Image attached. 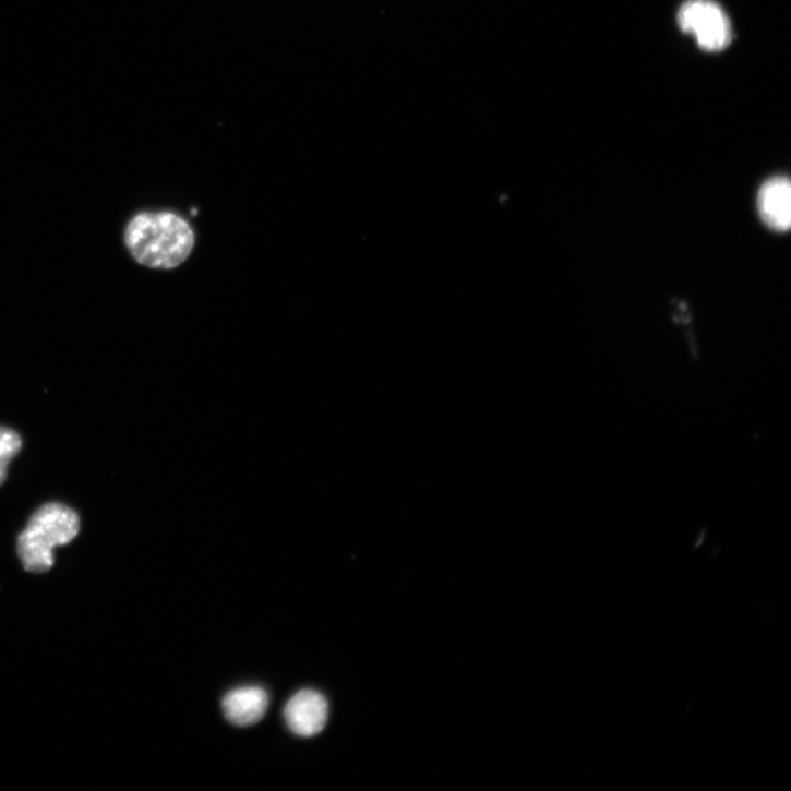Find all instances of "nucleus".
<instances>
[{"label":"nucleus","mask_w":791,"mask_h":791,"mask_svg":"<svg viewBox=\"0 0 791 791\" xmlns=\"http://www.w3.org/2000/svg\"><path fill=\"white\" fill-rule=\"evenodd\" d=\"M124 238L133 257L153 268L179 266L194 247L189 223L171 213L137 215L128 225Z\"/></svg>","instance_id":"f257e3e1"},{"label":"nucleus","mask_w":791,"mask_h":791,"mask_svg":"<svg viewBox=\"0 0 791 791\" xmlns=\"http://www.w3.org/2000/svg\"><path fill=\"white\" fill-rule=\"evenodd\" d=\"M80 532V518L70 507L50 503L38 510L19 537L17 552L24 568L33 574L49 572L55 551L71 543Z\"/></svg>","instance_id":"f03ea898"},{"label":"nucleus","mask_w":791,"mask_h":791,"mask_svg":"<svg viewBox=\"0 0 791 791\" xmlns=\"http://www.w3.org/2000/svg\"><path fill=\"white\" fill-rule=\"evenodd\" d=\"M680 28L696 38L708 52L727 49L733 38L731 23L724 11L712 0H688L678 15Z\"/></svg>","instance_id":"7ed1b4c3"},{"label":"nucleus","mask_w":791,"mask_h":791,"mask_svg":"<svg viewBox=\"0 0 791 791\" xmlns=\"http://www.w3.org/2000/svg\"><path fill=\"white\" fill-rule=\"evenodd\" d=\"M327 699L319 692L303 690L287 703L284 717L289 730L298 736L320 734L328 721Z\"/></svg>","instance_id":"20e7f679"},{"label":"nucleus","mask_w":791,"mask_h":791,"mask_svg":"<svg viewBox=\"0 0 791 791\" xmlns=\"http://www.w3.org/2000/svg\"><path fill=\"white\" fill-rule=\"evenodd\" d=\"M757 208L765 225L775 231H786L791 225V185L787 178L766 181L758 191Z\"/></svg>","instance_id":"39448f33"},{"label":"nucleus","mask_w":791,"mask_h":791,"mask_svg":"<svg viewBox=\"0 0 791 791\" xmlns=\"http://www.w3.org/2000/svg\"><path fill=\"white\" fill-rule=\"evenodd\" d=\"M221 706L229 722L238 727H250L265 716L268 695L261 687H241L228 693Z\"/></svg>","instance_id":"423d86ee"},{"label":"nucleus","mask_w":791,"mask_h":791,"mask_svg":"<svg viewBox=\"0 0 791 791\" xmlns=\"http://www.w3.org/2000/svg\"><path fill=\"white\" fill-rule=\"evenodd\" d=\"M23 442L17 432L0 427V486L8 478V468L12 459L20 453Z\"/></svg>","instance_id":"0eeeda50"}]
</instances>
